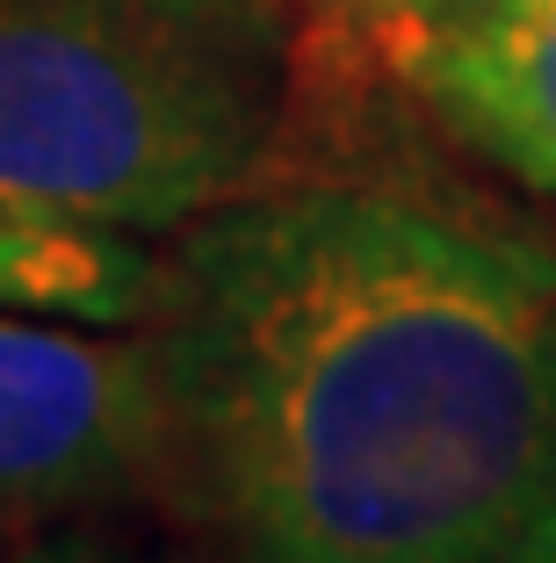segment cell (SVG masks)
<instances>
[{"label":"cell","instance_id":"52a82bcc","mask_svg":"<svg viewBox=\"0 0 556 563\" xmlns=\"http://www.w3.org/2000/svg\"><path fill=\"white\" fill-rule=\"evenodd\" d=\"M8 563H145V556L116 549L109 534H87V528H51V534H36L30 549H15Z\"/></svg>","mask_w":556,"mask_h":563},{"label":"cell","instance_id":"6da1fadb","mask_svg":"<svg viewBox=\"0 0 556 563\" xmlns=\"http://www.w3.org/2000/svg\"><path fill=\"white\" fill-rule=\"evenodd\" d=\"M166 484L217 563H556V246L383 181L166 253Z\"/></svg>","mask_w":556,"mask_h":563},{"label":"cell","instance_id":"277c9868","mask_svg":"<svg viewBox=\"0 0 556 563\" xmlns=\"http://www.w3.org/2000/svg\"><path fill=\"white\" fill-rule=\"evenodd\" d=\"M412 87L484 166L556 196V0H499Z\"/></svg>","mask_w":556,"mask_h":563},{"label":"cell","instance_id":"3957f363","mask_svg":"<svg viewBox=\"0 0 556 563\" xmlns=\"http://www.w3.org/2000/svg\"><path fill=\"white\" fill-rule=\"evenodd\" d=\"M166 484V368L145 325L0 311V549Z\"/></svg>","mask_w":556,"mask_h":563},{"label":"cell","instance_id":"7a4b0ae2","mask_svg":"<svg viewBox=\"0 0 556 563\" xmlns=\"http://www.w3.org/2000/svg\"><path fill=\"white\" fill-rule=\"evenodd\" d=\"M290 80L282 0H0V202L188 232L253 196Z\"/></svg>","mask_w":556,"mask_h":563},{"label":"cell","instance_id":"8992f818","mask_svg":"<svg viewBox=\"0 0 556 563\" xmlns=\"http://www.w3.org/2000/svg\"><path fill=\"white\" fill-rule=\"evenodd\" d=\"M318 8L355 51L397 66L405 80H419L441 51H456L477 22L499 15V0H318Z\"/></svg>","mask_w":556,"mask_h":563},{"label":"cell","instance_id":"5b68a950","mask_svg":"<svg viewBox=\"0 0 556 563\" xmlns=\"http://www.w3.org/2000/svg\"><path fill=\"white\" fill-rule=\"evenodd\" d=\"M166 297V253L138 232H101L51 210L0 202V311L80 318V325H152Z\"/></svg>","mask_w":556,"mask_h":563}]
</instances>
